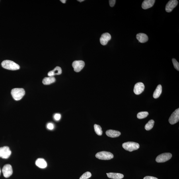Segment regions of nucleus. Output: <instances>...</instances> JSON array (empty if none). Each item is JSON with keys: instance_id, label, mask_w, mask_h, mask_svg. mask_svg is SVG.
<instances>
[{"instance_id": "nucleus-1", "label": "nucleus", "mask_w": 179, "mask_h": 179, "mask_svg": "<svg viewBox=\"0 0 179 179\" xmlns=\"http://www.w3.org/2000/svg\"><path fill=\"white\" fill-rule=\"evenodd\" d=\"M1 65L3 68L11 71H15L20 68L19 65L17 64L13 61L8 60L2 62Z\"/></svg>"}, {"instance_id": "nucleus-2", "label": "nucleus", "mask_w": 179, "mask_h": 179, "mask_svg": "<svg viewBox=\"0 0 179 179\" xmlns=\"http://www.w3.org/2000/svg\"><path fill=\"white\" fill-rule=\"evenodd\" d=\"M25 93V91L23 88H14L11 91V95L16 100H21Z\"/></svg>"}, {"instance_id": "nucleus-3", "label": "nucleus", "mask_w": 179, "mask_h": 179, "mask_svg": "<svg viewBox=\"0 0 179 179\" xmlns=\"http://www.w3.org/2000/svg\"><path fill=\"white\" fill-rule=\"evenodd\" d=\"M122 147L126 151L132 152L139 148L140 145L138 143L133 142H128L123 143Z\"/></svg>"}, {"instance_id": "nucleus-4", "label": "nucleus", "mask_w": 179, "mask_h": 179, "mask_svg": "<svg viewBox=\"0 0 179 179\" xmlns=\"http://www.w3.org/2000/svg\"><path fill=\"white\" fill-rule=\"evenodd\" d=\"M96 157L101 160H110L114 157L113 154L110 152L101 151L96 154Z\"/></svg>"}, {"instance_id": "nucleus-5", "label": "nucleus", "mask_w": 179, "mask_h": 179, "mask_svg": "<svg viewBox=\"0 0 179 179\" xmlns=\"http://www.w3.org/2000/svg\"><path fill=\"white\" fill-rule=\"evenodd\" d=\"M11 152L9 147L4 146L0 148V157L7 159L11 155Z\"/></svg>"}, {"instance_id": "nucleus-6", "label": "nucleus", "mask_w": 179, "mask_h": 179, "mask_svg": "<svg viewBox=\"0 0 179 179\" xmlns=\"http://www.w3.org/2000/svg\"><path fill=\"white\" fill-rule=\"evenodd\" d=\"M172 157L170 153H164L160 154L156 158V161L158 162H164L170 160Z\"/></svg>"}, {"instance_id": "nucleus-7", "label": "nucleus", "mask_w": 179, "mask_h": 179, "mask_svg": "<svg viewBox=\"0 0 179 179\" xmlns=\"http://www.w3.org/2000/svg\"><path fill=\"white\" fill-rule=\"evenodd\" d=\"M85 63L82 61H74L72 64L74 71L77 73L81 71L85 66Z\"/></svg>"}, {"instance_id": "nucleus-8", "label": "nucleus", "mask_w": 179, "mask_h": 179, "mask_svg": "<svg viewBox=\"0 0 179 179\" xmlns=\"http://www.w3.org/2000/svg\"><path fill=\"white\" fill-rule=\"evenodd\" d=\"M179 120V108L174 111L171 115L169 119V122L171 124L173 125L178 122Z\"/></svg>"}, {"instance_id": "nucleus-9", "label": "nucleus", "mask_w": 179, "mask_h": 179, "mask_svg": "<svg viewBox=\"0 0 179 179\" xmlns=\"http://www.w3.org/2000/svg\"><path fill=\"white\" fill-rule=\"evenodd\" d=\"M2 172L5 178L9 177L13 174V170L11 166L9 164H5L2 169Z\"/></svg>"}, {"instance_id": "nucleus-10", "label": "nucleus", "mask_w": 179, "mask_h": 179, "mask_svg": "<svg viewBox=\"0 0 179 179\" xmlns=\"http://www.w3.org/2000/svg\"><path fill=\"white\" fill-rule=\"evenodd\" d=\"M144 88L145 86L144 84L142 82H138L135 84L134 88V92L136 94L139 95L144 91Z\"/></svg>"}, {"instance_id": "nucleus-11", "label": "nucleus", "mask_w": 179, "mask_h": 179, "mask_svg": "<svg viewBox=\"0 0 179 179\" xmlns=\"http://www.w3.org/2000/svg\"><path fill=\"white\" fill-rule=\"evenodd\" d=\"M178 2L176 0H171L168 2L166 6L165 9L167 12H170L177 5Z\"/></svg>"}, {"instance_id": "nucleus-12", "label": "nucleus", "mask_w": 179, "mask_h": 179, "mask_svg": "<svg viewBox=\"0 0 179 179\" xmlns=\"http://www.w3.org/2000/svg\"><path fill=\"white\" fill-rule=\"evenodd\" d=\"M111 39L110 35L108 33H104L103 34L100 38V42L102 45L103 46L107 44L108 41Z\"/></svg>"}, {"instance_id": "nucleus-13", "label": "nucleus", "mask_w": 179, "mask_h": 179, "mask_svg": "<svg viewBox=\"0 0 179 179\" xmlns=\"http://www.w3.org/2000/svg\"><path fill=\"white\" fill-rule=\"evenodd\" d=\"M155 0H145L143 2L142 7L144 9H147L153 7L155 3Z\"/></svg>"}, {"instance_id": "nucleus-14", "label": "nucleus", "mask_w": 179, "mask_h": 179, "mask_svg": "<svg viewBox=\"0 0 179 179\" xmlns=\"http://www.w3.org/2000/svg\"><path fill=\"white\" fill-rule=\"evenodd\" d=\"M136 38L139 41V42L145 43L148 40V37L147 35L140 33L136 35Z\"/></svg>"}, {"instance_id": "nucleus-15", "label": "nucleus", "mask_w": 179, "mask_h": 179, "mask_svg": "<svg viewBox=\"0 0 179 179\" xmlns=\"http://www.w3.org/2000/svg\"><path fill=\"white\" fill-rule=\"evenodd\" d=\"M106 134L108 137L115 138L119 137L121 135V133L118 131L108 130L106 131Z\"/></svg>"}, {"instance_id": "nucleus-16", "label": "nucleus", "mask_w": 179, "mask_h": 179, "mask_svg": "<svg viewBox=\"0 0 179 179\" xmlns=\"http://www.w3.org/2000/svg\"><path fill=\"white\" fill-rule=\"evenodd\" d=\"M62 69L61 67H57L53 70L49 72L48 75L49 77H53L55 75H60L62 73Z\"/></svg>"}, {"instance_id": "nucleus-17", "label": "nucleus", "mask_w": 179, "mask_h": 179, "mask_svg": "<svg viewBox=\"0 0 179 179\" xmlns=\"http://www.w3.org/2000/svg\"><path fill=\"white\" fill-rule=\"evenodd\" d=\"M106 174L108 178L113 179H121L124 177V175L120 173L110 172L106 173Z\"/></svg>"}, {"instance_id": "nucleus-18", "label": "nucleus", "mask_w": 179, "mask_h": 179, "mask_svg": "<svg viewBox=\"0 0 179 179\" xmlns=\"http://www.w3.org/2000/svg\"><path fill=\"white\" fill-rule=\"evenodd\" d=\"M36 164L38 167L42 168H46L47 166L46 160L42 158H39L36 160Z\"/></svg>"}, {"instance_id": "nucleus-19", "label": "nucleus", "mask_w": 179, "mask_h": 179, "mask_svg": "<svg viewBox=\"0 0 179 179\" xmlns=\"http://www.w3.org/2000/svg\"><path fill=\"white\" fill-rule=\"evenodd\" d=\"M55 81V79L54 77H45L43 80V83L45 85H50L54 83Z\"/></svg>"}, {"instance_id": "nucleus-20", "label": "nucleus", "mask_w": 179, "mask_h": 179, "mask_svg": "<svg viewBox=\"0 0 179 179\" xmlns=\"http://www.w3.org/2000/svg\"><path fill=\"white\" fill-rule=\"evenodd\" d=\"M162 86L161 85H159L158 86L153 93V96L154 98H157L159 97L162 92Z\"/></svg>"}, {"instance_id": "nucleus-21", "label": "nucleus", "mask_w": 179, "mask_h": 179, "mask_svg": "<svg viewBox=\"0 0 179 179\" xmlns=\"http://www.w3.org/2000/svg\"><path fill=\"white\" fill-rule=\"evenodd\" d=\"M155 121L153 120H151L149 121L145 126V129L146 130L149 131L151 130L154 126Z\"/></svg>"}, {"instance_id": "nucleus-22", "label": "nucleus", "mask_w": 179, "mask_h": 179, "mask_svg": "<svg viewBox=\"0 0 179 179\" xmlns=\"http://www.w3.org/2000/svg\"><path fill=\"white\" fill-rule=\"evenodd\" d=\"M94 131L98 135H102V131L101 127L99 125L95 124L94 125Z\"/></svg>"}, {"instance_id": "nucleus-23", "label": "nucleus", "mask_w": 179, "mask_h": 179, "mask_svg": "<svg viewBox=\"0 0 179 179\" xmlns=\"http://www.w3.org/2000/svg\"><path fill=\"white\" fill-rule=\"evenodd\" d=\"M148 115L149 113L147 112H142L137 114V117L138 119H142L146 118Z\"/></svg>"}, {"instance_id": "nucleus-24", "label": "nucleus", "mask_w": 179, "mask_h": 179, "mask_svg": "<svg viewBox=\"0 0 179 179\" xmlns=\"http://www.w3.org/2000/svg\"><path fill=\"white\" fill-rule=\"evenodd\" d=\"M92 174L90 172H86L80 177L79 179H88L90 178Z\"/></svg>"}, {"instance_id": "nucleus-25", "label": "nucleus", "mask_w": 179, "mask_h": 179, "mask_svg": "<svg viewBox=\"0 0 179 179\" xmlns=\"http://www.w3.org/2000/svg\"><path fill=\"white\" fill-rule=\"evenodd\" d=\"M172 62L173 64L174 67V68L178 71H179V63L176 60V59H172Z\"/></svg>"}, {"instance_id": "nucleus-26", "label": "nucleus", "mask_w": 179, "mask_h": 179, "mask_svg": "<svg viewBox=\"0 0 179 179\" xmlns=\"http://www.w3.org/2000/svg\"><path fill=\"white\" fill-rule=\"evenodd\" d=\"M54 117L55 120L58 121L61 118V115L59 114H56L55 115Z\"/></svg>"}, {"instance_id": "nucleus-27", "label": "nucleus", "mask_w": 179, "mask_h": 179, "mask_svg": "<svg viewBox=\"0 0 179 179\" xmlns=\"http://www.w3.org/2000/svg\"><path fill=\"white\" fill-rule=\"evenodd\" d=\"M47 127L50 130H53L54 128V125L52 123H49L47 125Z\"/></svg>"}, {"instance_id": "nucleus-28", "label": "nucleus", "mask_w": 179, "mask_h": 179, "mask_svg": "<svg viewBox=\"0 0 179 179\" xmlns=\"http://www.w3.org/2000/svg\"><path fill=\"white\" fill-rule=\"evenodd\" d=\"M109 1L110 5L111 7H114L115 3H116V0H110Z\"/></svg>"}, {"instance_id": "nucleus-29", "label": "nucleus", "mask_w": 179, "mask_h": 179, "mask_svg": "<svg viewBox=\"0 0 179 179\" xmlns=\"http://www.w3.org/2000/svg\"><path fill=\"white\" fill-rule=\"evenodd\" d=\"M143 179H159L154 177L151 176H146Z\"/></svg>"}, {"instance_id": "nucleus-30", "label": "nucleus", "mask_w": 179, "mask_h": 179, "mask_svg": "<svg viewBox=\"0 0 179 179\" xmlns=\"http://www.w3.org/2000/svg\"><path fill=\"white\" fill-rule=\"evenodd\" d=\"M60 1H61L62 3H65L66 1H65V0H61Z\"/></svg>"}, {"instance_id": "nucleus-31", "label": "nucleus", "mask_w": 179, "mask_h": 179, "mask_svg": "<svg viewBox=\"0 0 179 179\" xmlns=\"http://www.w3.org/2000/svg\"><path fill=\"white\" fill-rule=\"evenodd\" d=\"M78 1L80 2H81L84 1V0H79V1Z\"/></svg>"}, {"instance_id": "nucleus-32", "label": "nucleus", "mask_w": 179, "mask_h": 179, "mask_svg": "<svg viewBox=\"0 0 179 179\" xmlns=\"http://www.w3.org/2000/svg\"><path fill=\"white\" fill-rule=\"evenodd\" d=\"M1 169H0V174H1Z\"/></svg>"}]
</instances>
